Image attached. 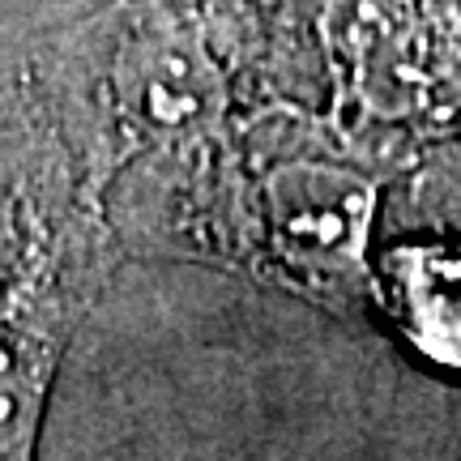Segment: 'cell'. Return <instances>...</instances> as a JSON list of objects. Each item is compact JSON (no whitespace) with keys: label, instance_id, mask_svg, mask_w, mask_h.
<instances>
[{"label":"cell","instance_id":"1","mask_svg":"<svg viewBox=\"0 0 461 461\" xmlns=\"http://www.w3.org/2000/svg\"><path fill=\"white\" fill-rule=\"evenodd\" d=\"M269 227L291 261L321 274L359 269L376 188L342 167L291 163L269 176Z\"/></svg>","mask_w":461,"mask_h":461},{"label":"cell","instance_id":"3","mask_svg":"<svg viewBox=\"0 0 461 461\" xmlns=\"http://www.w3.org/2000/svg\"><path fill=\"white\" fill-rule=\"evenodd\" d=\"M397 312L414 346L461 372V257L440 248H406L393 261Z\"/></svg>","mask_w":461,"mask_h":461},{"label":"cell","instance_id":"2","mask_svg":"<svg viewBox=\"0 0 461 461\" xmlns=\"http://www.w3.org/2000/svg\"><path fill=\"white\" fill-rule=\"evenodd\" d=\"M115 99L137 132L176 137L205 124L222 103L214 60L171 22L137 31L115 56Z\"/></svg>","mask_w":461,"mask_h":461}]
</instances>
